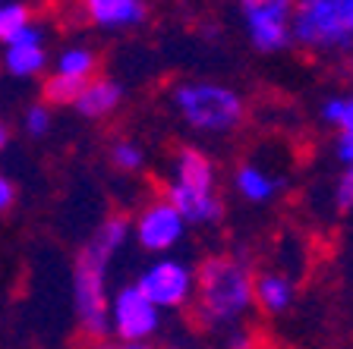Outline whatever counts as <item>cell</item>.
I'll list each match as a JSON object with an SVG mask.
<instances>
[{
  "label": "cell",
  "instance_id": "12",
  "mask_svg": "<svg viewBox=\"0 0 353 349\" xmlns=\"http://www.w3.org/2000/svg\"><path fill=\"white\" fill-rule=\"evenodd\" d=\"M281 189H284V180L272 167L259 164L256 158L240 160L234 167V192L246 204H272Z\"/></svg>",
  "mask_w": 353,
  "mask_h": 349
},
{
  "label": "cell",
  "instance_id": "18",
  "mask_svg": "<svg viewBox=\"0 0 353 349\" xmlns=\"http://www.w3.org/2000/svg\"><path fill=\"white\" fill-rule=\"evenodd\" d=\"M32 22V10L26 0H3L0 3V44L13 41Z\"/></svg>",
  "mask_w": 353,
  "mask_h": 349
},
{
  "label": "cell",
  "instance_id": "23",
  "mask_svg": "<svg viewBox=\"0 0 353 349\" xmlns=\"http://www.w3.org/2000/svg\"><path fill=\"white\" fill-rule=\"evenodd\" d=\"M16 204V182L0 170V214H7Z\"/></svg>",
  "mask_w": 353,
  "mask_h": 349
},
{
  "label": "cell",
  "instance_id": "1",
  "mask_svg": "<svg viewBox=\"0 0 353 349\" xmlns=\"http://www.w3.org/2000/svg\"><path fill=\"white\" fill-rule=\"evenodd\" d=\"M132 236V220L126 214H110L95 226V233L85 240L73 264V312L85 337L104 340L108 330V277L110 264Z\"/></svg>",
  "mask_w": 353,
  "mask_h": 349
},
{
  "label": "cell",
  "instance_id": "14",
  "mask_svg": "<svg viewBox=\"0 0 353 349\" xmlns=\"http://www.w3.org/2000/svg\"><path fill=\"white\" fill-rule=\"evenodd\" d=\"M120 104H123V85L117 79H110V76H95L79 92L73 110L85 120H104L114 110H120Z\"/></svg>",
  "mask_w": 353,
  "mask_h": 349
},
{
  "label": "cell",
  "instance_id": "10",
  "mask_svg": "<svg viewBox=\"0 0 353 349\" xmlns=\"http://www.w3.org/2000/svg\"><path fill=\"white\" fill-rule=\"evenodd\" d=\"M48 35L38 25L35 19L13 38V41L3 44V70H7L13 79H35L44 73L48 66Z\"/></svg>",
  "mask_w": 353,
  "mask_h": 349
},
{
  "label": "cell",
  "instance_id": "17",
  "mask_svg": "<svg viewBox=\"0 0 353 349\" xmlns=\"http://www.w3.org/2000/svg\"><path fill=\"white\" fill-rule=\"evenodd\" d=\"M322 123L334 132L353 129V92H341L322 101Z\"/></svg>",
  "mask_w": 353,
  "mask_h": 349
},
{
  "label": "cell",
  "instance_id": "5",
  "mask_svg": "<svg viewBox=\"0 0 353 349\" xmlns=\"http://www.w3.org/2000/svg\"><path fill=\"white\" fill-rule=\"evenodd\" d=\"M290 44L316 57L353 51V0H294Z\"/></svg>",
  "mask_w": 353,
  "mask_h": 349
},
{
  "label": "cell",
  "instance_id": "26",
  "mask_svg": "<svg viewBox=\"0 0 353 349\" xmlns=\"http://www.w3.org/2000/svg\"><path fill=\"white\" fill-rule=\"evenodd\" d=\"M344 73H347V79L353 82V51H350V54H347V57H344Z\"/></svg>",
  "mask_w": 353,
  "mask_h": 349
},
{
  "label": "cell",
  "instance_id": "7",
  "mask_svg": "<svg viewBox=\"0 0 353 349\" xmlns=\"http://www.w3.org/2000/svg\"><path fill=\"white\" fill-rule=\"evenodd\" d=\"M246 41L256 54H281L290 47L294 0H236Z\"/></svg>",
  "mask_w": 353,
  "mask_h": 349
},
{
  "label": "cell",
  "instance_id": "9",
  "mask_svg": "<svg viewBox=\"0 0 353 349\" xmlns=\"http://www.w3.org/2000/svg\"><path fill=\"white\" fill-rule=\"evenodd\" d=\"M186 236V220L164 195L152 198L132 218V240L148 255H168Z\"/></svg>",
  "mask_w": 353,
  "mask_h": 349
},
{
  "label": "cell",
  "instance_id": "19",
  "mask_svg": "<svg viewBox=\"0 0 353 349\" xmlns=\"http://www.w3.org/2000/svg\"><path fill=\"white\" fill-rule=\"evenodd\" d=\"M108 158L120 173H139V170L145 167V148H142L136 138H114Z\"/></svg>",
  "mask_w": 353,
  "mask_h": 349
},
{
  "label": "cell",
  "instance_id": "28",
  "mask_svg": "<svg viewBox=\"0 0 353 349\" xmlns=\"http://www.w3.org/2000/svg\"><path fill=\"white\" fill-rule=\"evenodd\" d=\"M0 3H3V0H0Z\"/></svg>",
  "mask_w": 353,
  "mask_h": 349
},
{
  "label": "cell",
  "instance_id": "25",
  "mask_svg": "<svg viewBox=\"0 0 353 349\" xmlns=\"http://www.w3.org/2000/svg\"><path fill=\"white\" fill-rule=\"evenodd\" d=\"M95 349H154L152 343H123V340H98Z\"/></svg>",
  "mask_w": 353,
  "mask_h": 349
},
{
  "label": "cell",
  "instance_id": "24",
  "mask_svg": "<svg viewBox=\"0 0 353 349\" xmlns=\"http://www.w3.org/2000/svg\"><path fill=\"white\" fill-rule=\"evenodd\" d=\"M228 349H256V337L246 328H234L228 334Z\"/></svg>",
  "mask_w": 353,
  "mask_h": 349
},
{
  "label": "cell",
  "instance_id": "22",
  "mask_svg": "<svg viewBox=\"0 0 353 349\" xmlns=\"http://www.w3.org/2000/svg\"><path fill=\"white\" fill-rule=\"evenodd\" d=\"M334 158L341 160V167H350L353 164V129L334 136Z\"/></svg>",
  "mask_w": 353,
  "mask_h": 349
},
{
  "label": "cell",
  "instance_id": "8",
  "mask_svg": "<svg viewBox=\"0 0 353 349\" xmlns=\"http://www.w3.org/2000/svg\"><path fill=\"white\" fill-rule=\"evenodd\" d=\"M164 312L154 308L136 284H123L108 306V330L114 340L123 343H152V337L161 330Z\"/></svg>",
  "mask_w": 353,
  "mask_h": 349
},
{
  "label": "cell",
  "instance_id": "15",
  "mask_svg": "<svg viewBox=\"0 0 353 349\" xmlns=\"http://www.w3.org/2000/svg\"><path fill=\"white\" fill-rule=\"evenodd\" d=\"M54 73L57 76H70V79H79V82H88L95 79L98 73V54L85 44H73L66 51L57 54V63H54Z\"/></svg>",
  "mask_w": 353,
  "mask_h": 349
},
{
  "label": "cell",
  "instance_id": "13",
  "mask_svg": "<svg viewBox=\"0 0 353 349\" xmlns=\"http://www.w3.org/2000/svg\"><path fill=\"white\" fill-rule=\"evenodd\" d=\"M252 302H256V308L262 315H268V318H281V315H287L296 302L294 277L284 274V271H262V274H256Z\"/></svg>",
  "mask_w": 353,
  "mask_h": 349
},
{
  "label": "cell",
  "instance_id": "20",
  "mask_svg": "<svg viewBox=\"0 0 353 349\" xmlns=\"http://www.w3.org/2000/svg\"><path fill=\"white\" fill-rule=\"evenodd\" d=\"M22 126H26V132H29L32 138H44L54 126L51 107H48V104H29L26 116H22Z\"/></svg>",
  "mask_w": 353,
  "mask_h": 349
},
{
  "label": "cell",
  "instance_id": "6",
  "mask_svg": "<svg viewBox=\"0 0 353 349\" xmlns=\"http://www.w3.org/2000/svg\"><path fill=\"white\" fill-rule=\"evenodd\" d=\"M139 293L161 312H180L192 302L196 293V268L174 255H154L132 280Z\"/></svg>",
  "mask_w": 353,
  "mask_h": 349
},
{
  "label": "cell",
  "instance_id": "4",
  "mask_svg": "<svg viewBox=\"0 0 353 349\" xmlns=\"http://www.w3.org/2000/svg\"><path fill=\"white\" fill-rule=\"evenodd\" d=\"M170 107L199 136H234L246 123V98L214 79H183L170 88Z\"/></svg>",
  "mask_w": 353,
  "mask_h": 349
},
{
  "label": "cell",
  "instance_id": "27",
  "mask_svg": "<svg viewBox=\"0 0 353 349\" xmlns=\"http://www.w3.org/2000/svg\"><path fill=\"white\" fill-rule=\"evenodd\" d=\"M7 138H10V132H7V126H3V123H0V148H3V145H7Z\"/></svg>",
  "mask_w": 353,
  "mask_h": 349
},
{
  "label": "cell",
  "instance_id": "2",
  "mask_svg": "<svg viewBox=\"0 0 353 349\" xmlns=\"http://www.w3.org/2000/svg\"><path fill=\"white\" fill-rule=\"evenodd\" d=\"M256 268L236 252H214L196 268L192 318L208 330H234L256 308Z\"/></svg>",
  "mask_w": 353,
  "mask_h": 349
},
{
  "label": "cell",
  "instance_id": "3",
  "mask_svg": "<svg viewBox=\"0 0 353 349\" xmlns=\"http://www.w3.org/2000/svg\"><path fill=\"white\" fill-rule=\"evenodd\" d=\"M164 198L174 204L186 226H214L224 218V198L218 189V167L212 154L183 145L174 154Z\"/></svg>",
  "mask_w": 353,
  "mask_h": 349
},
{
  "label": "cell",
  "instance_id": "11",
  "mask_svg": "<svg viewBox=\"0 0 353 349\" xmlns=\"http://www.w3.org/2000/svg\"><path fill=\"white\" fill-rule=\"evenodd\" d=\"M85 19L101 32H130L148 19L145 0H82Z\"/></svg>",
  "mask_w": 353,
  "mask_h": 349
},
{
  "label": "cell",
  "instance_id": "16",
  "mask_svg": "<svg viewBox=\"0 0 353 349\" xmlns=\"http://www.w3.org/2000/svg\"><path fill=\"white\" fill-rule=\"evenodd\" d=\"M82 88H85V82L70 79V76H57V73H51L48 79H44V85H41V95H44V104H57V107H73Z\"/></svg>",
  "mask_w": 353,
  "mask_h": 349
},
{
  "label": "cell",
  "instance_id": "21",
  "mask_svg": "<svg viewBox=\"0 0 353 349\" xmlns=\"http://www.w3.org/2000/svg\"><path fill=\"white\" fill-rule=\"evenodd\" d=\"M334 204L341 211H353V164L341 170L338 182H334Z\"/></svg>",
  "mask_w": 353,
  "mask_h": 349
}]
</instances>
